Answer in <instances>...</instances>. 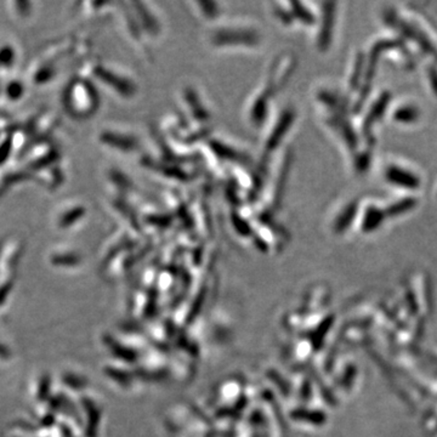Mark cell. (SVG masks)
Listing matches in <instances>:
<instances>
[{"mask_svg":"<svg viewBox=\"0 0 437 437\" xmlns=\"http://www.w3.org/2000/svg\"><path fill=\"white\" fill-rule=\"evenodd\" d=\"M382 218H383V214L380 213V210H378L375 208L368 209L367 210L366 218H364V220H363L364 227H366L367 229L374 228L375 226L378 225V223H380Z\"/></svg>","mask_w":437,"mask_h":437,"instance_id":"obj_2","label":"cell"},{"mask_svg":"<svg viewBox=\"0 0 437 437\" xmlns=\"http://www.w3.org/2000/svg\"><path fill=\"white\" fill-rule=\"evenodd\" d=\"M385 176L388 181L396 184V186L406 187V189H417L419 186V179L414 174L400 167L388 168Z\"/></svg>","mask_w":437,"mask_h":437,"instance_id":"obj_1","label":"cell"}]
</instances>
